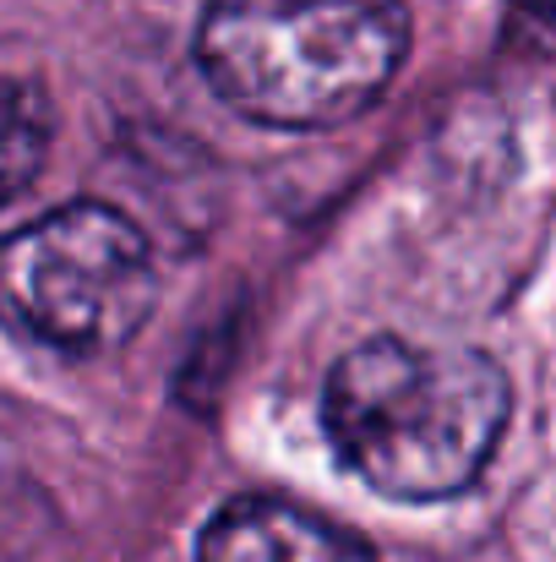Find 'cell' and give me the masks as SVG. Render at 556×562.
<instances>
[{
	"label": "cell",
	"mask_w": 556,
	"mask_h": 562,
	"mask_svg": "<svg viewBox=\"0 0 556 562\" xmlns=\"http://www.w3.org/2000/svg\"><path fill=\"white\" fill-rule=\"evenodd\" d=\"M513 420L508 372L469 345L382 334L322 382L333 453L393 503H442L480 481Z\"/></svg>",
	"instance_id": "cell-1"
},
{
	"label": "cell",
	"mask_w": 556,
	"mask_h": 562,
	"mask_svg": "<svg viewBox=\"0 0 556 562\" xmlns=\"http://www.w3.org/2000/svg\"><path fill=\"white\" fill-rule=\"evenodd\" d=\"M404 55V0H213L196 22L207 88L279 132H328L366 115Z\"/></svg>",
	"instance_id": "cell-2"
},
{
	"label": "cell",
	"mask_w": 556,
	"mask_h": 562,
	"mask_svg": "<svg viewBox=\"0 0 556 562\" xmlns=\"http://www.w3.org/2000/svg\"><path fill=\"white\" fill-rule=\"evenodd\" d=\"M159 301L148 235L110 202H66L0 240V323L60 356H110Z\"/></svg>",
	"instance_id": "cell-3"
},
{
	"label": "cell",
	"mask_w": 556,
	"mask_h": 562,
	"mask_svg": "<svg viewBox=\"0 0 556 562\" xmlns=\"http://www.w3.org/2000/svg\"><path fill=\"white\" fill-rule=\"evenodd\" d=\"M196 562H376L366 536L290 497H229L196 536Z\"/></svg>",
	"instance_id": "cell-4"
},
{
	"label": "cell",
	"mask_w": 556,
	"mask_h": 562,
	"mask_svg": "<svg viewBox=\"0 0 556 562\" xmlns=\"http://www.w3.org/2000/svg\"><path fill=\"white\" fill-rule=\"evenodd\" d=\"M49 137H55L49 93L27 77H5L0 82V207L38 181Z\"/></svg>",
	"instance_id": "cell-5"
}]
</instances>
